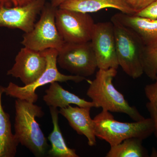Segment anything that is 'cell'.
<instances>
[{"label":"cell","instance_id":"cell-16","mask_svg":"<svg viewBox=\"0 0 157 157\" xmlns=\"http://www.w3.org/2000/svg\"><path fill=\"white\" fill-rule=\"evenodd\" d=\"M4 88L0 85V157H14L19 144L11 131L10 116L2 105Z\"/></svg>","mask_w":157,"mask_h":157},{"label":"cell","instance_id":"cell-10","mask_svg":"<svg viewBox=\"0 0 157 157\" xmlns=\"http://www.w3.org/2000/svg\"><path fill=\"white\" fill-rule=\"evenodd\" d=\"M46 66L47 60L42 52L24 47L17 54L14 64L7 74L19 78L25 86L29 85L40 77Z\"/></svg>","mask_w":157,"mask_h":157},{"label":"cell","instance_id":"cell-19","mask_svg":"<svg viewBox=\"0 0 157 157\" xmlns=\"http://www.w3.org/2000/svg\"><path fill=\"white\" fill-rule=\"evenodd\" d=\"M142 64L144 73L155 80L157 76V42L144 46Z\"/></svg>","mask_w":157,"mask_h":157},{"label":"cell","instance_id":"cell-2","mask_svg":"<svg viewBox=\"0 0 157 157\" xmlns=\"http://www.w3.org/2000/svg\"><path fill=\"white\" fill-rule=\"evenodd\" d=\"M14 136L18 144L25 146L36 156L45 154L47 139L36 120L44 115L42 108L34 103L17 99L15 101Z\"/></svg>","mask_w":157,"mask_h":157},{"label":"cell","instance_id":"cell-6","mask_svg":"<svg viewBox=\"0 0 157 157\" xmlns=\"http://www.w3.org/2000/svg\"><path fill=\"white\" fill-rule=\"evenodd\" d=\"M42 52L47 60L46 69L43 74L33 83L29 85L20 86L13 82H9L8 86L4 88V93L6 95L35 103L38 99L36 91L40 86L55 82L72 81L78 83L86 79L85 77L73 75H66L59 72L57 67L58 51L50 48Z\"/></svg>","mask_w":157,"mask_h":157},{"label":"cell","instance_id":"cell-14","mask_svg":"<svg viewBox=\"0 0 157 157\" xmlns=\"http://www.w3.org/2000/svg\"><path fill=\"white\" fill-rule=\"evenodd\" d=\"M58 8L84 13H93L106 8H111L126 14H135L123 0H67Z\"/></svg>","mask_w":157,"mask_h":157},{"label":"cell","instance_id":"cell-4","mask_svg":"<svg viewBox=\"0 0 157 157\" xmlns=\"http://www.w3.org/2000/svg\"><path fill=\"white\" fill-rule=\"evenodd\" d=\"M111 21L114 27L119 66L128 76L134 79L139 78L144 73L142 55L145 45L133 31L115 21Z\"/></svg>","mask_w":157,"mask_h":157},{"label":"cell","instance_id":"cell-18","mask_svg":"<svg viewBox=\"0 0 157 157\" xmlns=\"http://www.w3.org/2000/svg\"><path fill=\"white\" fill-rule=\"evenodd\" d=\"M143 140L131 137L117 145L110 147L106 157H146L148 152L142 145Z\"/></svg>","mask_w":157,"mask_h":157},{"label":"cell","instance_id":"cell-25","mask_svg":"<svg viewBox=\"0 0 157 157\" xmlns=\"http://www.w3.org/2000/svg\"></svg>","mask_w":157,"mask_h":157},{"label":"cell","instance_id":"cell-1","mask_svg":"<svg viewBox=\"0 0 157 157\" xmlns=\"http://www.w3.org/2000/svg\"><path fill=\"white\" fill-rule=\"evenodd\" d=\"M117 74V69H98L95 78L91 82L86 95L92 100L96 108L110 112L124 113L135 121L145 118L134 106H131L122 94L113 83Z\"/></svg>","mask_w":157,"mask_h":157},{"label":"cell","instance_id":"cell-23","mask_svg":"<svg viewBox=\"0 0 157 157\" xmlns=\"http://www.w3.org/2000/svg\"><path fill=\"white\" fill-rule=\"evenodd\" d=\"M36 1L38 0H0V4L6 7H16L25 6Z\"/></svg>","mask_w":157,"mask_h":157},{"label":"cell","instance_id":"cell-20","mask_svg":"<svg viewBox=\"0 0 157 157\" xmlns=\"http://www.w3.org/2000/svg\"><path fill=\"white\" fill-rule=\"evenodd\" d=\"M144 91L145 96L148 100L146 107L153 124V134L157 138V76L154 82L146 85Z\"/></svg>","mask_w":157,"mask_h":157},{"label":"cell","instance_id":"cell-13","mask_svg":"<svg viewBox=\"0 0 157 157\" xmlns=\"http://www.w3.org/2000/svg\"><path fill=\"white\" fill-rule=\"evenodd\" d=\"M111 20L133 31L145 45L157 42V19H152L135 14L121 12L114 14Z\"/></svg>","mask_w":157,"mask_h":157},{"label":"cell","instance_id":"cell-5","mask_svg":"<svg viewBox=\"0 0 157 157\" xmlns=\"http://www.w3.org/2000/svg\"><path fill=\"white\" fill-rule=\"evenodd\" d=\"M57 8L50 3H45L41 11L40 18L33 28L23 35L21 44L24 47L36 51L46 49L59 51L64 44L56 24L55 15Z\"/></svg>","mask_w":157,"mask_h":157},{"label":"cell","instance_id":"cell-8","mask_svg":"<svg viewBox=\"0 0 157 157\" xmlns=\"http://www.w3.org/2000/svg\"><path fill=\"white\" fill-rule=\"evenodd\" d=\"M55 21L58 30L65 42L90 41L95 23L88 13L57 8Z\"/></svg>","mask_w":157,"mask_h":157},{"label":"cell","instance_id":"cell-3","mask_svg":"<svg viewBox=\"0 0 157 157\" xmlns=\"http://www.w3.org/2000/svg\"><path fill=\"white\" fill-rule=\"evenodd\" d=\"M94 121L96 137L105 140L110 147L131 137L144 140L151 136L154 131L150 117L134 122H122L115 120L109 111L102 109Z\"/></svg>","mask_w":157,"mask_h":157},{"label":"cell","instance_id":"cell-24","mask_svg":"<svg viewBox=\"0 0 157 157\" xmlns=\"http://www.w3.org/2000/svg\"><path fill=\"white\" fill-rule=\"evenodd\" d=\"M67 0H51L50 3L54 7L58 8L62 3Z\"/></svg>","mask_w":157,"mask_h":157},{"label":"cell","instance_id":"cell-17","mask_svg":"<svg viewBox=\"0 0 157 157\" xmlns=\"http://www.w3.org/2000/svg\"><path fill=\"white\" fill-rule=\"evenodd\" d=\"M53 129L48 137L51 144L48 155L52 157H78L76 150L68 147L63 137L59 124V111L57 108L49 107Z\"/></svg>","mask_w":157,"mask_h":157},{"label":"cell","instance_id":"cell-12","mask_svg":"<svg viewBox=\"0 0 157 157\" xmlns=\"http://www.w3.org/2000/svg\"><path fill=\"white\" fill-rule=\"evenodd\" d=\"M91 107H73L69 105L60 108L59 113L67 119L71 128L79 135H84L87 138L90 146L96 144L94 132V123L90 114Z\"/></svg>","mask_w":157,"mask_h":157},{"label":"cell","instance_id":"cell-9","mask_svg":"<svg viewBox=\"0 0 157 157\" xmlns=\"http://www.w3.org/2000/svg\"><path fill=\"white\" fill-rule=\"evenodd\" d=\"M90 42L97 59L98 69H117L114 27L112 21L95 23Z\"/></svg>","mask_w":157,"mask_h":157},{"label":"cell","instance_id":"cell-22","mask_svg":"<svg viewBox=\"0 0 157 157\" xmlns=\"http://www.w3.org/2000/svg\"><path fill=\"white\" fill-rule=\"evenodd\" d=\"M135 14L141 17H147L152 19H157V0H155L142 11Z\"/></svg>","mask_w":157,"mask_h":157},{"label":"cell","instance_id":"cell-21","mask_svg":"<svg viewBox=\"0 0 157 157\" xmlns=\"http://www.w3.org/2000/svg\"><path fill=\"white\" fill-rule=\"evenodd\" d=\"M135 13L142 11L155 0H123Z\"/></svg>","mask_w":157,"mask_h":157},{"label":"cell","instance_id":"cell-7","mask_svg":"<svg viewBox=\"0 0 157 157\" xmlns=\"http://www.w3.org/2000/svg\"><path fill=\"white\" fill-rule=\"evenodd\" d=\"M57 63L62 69L73 75L85 78L92 76L98 68L90 41L82 43L65 42L58 51Z\"/></svg>","mask_w":157,"mask_h":157},{"label":"cell","instance_id":"cell-15","mask_svg":"<svg viewBox=\"0 0 157 157\" xmlns=\"http://www.w3.org/2000/svg\"><path fill=\"white\" fill-rule=\"evenodd\" d=\"M43 101L49 107L60 108L67 107L70 104H75L79 107H95L92 102H89L79 98L78 96L65 90L58 82L50 83Z\"/></svg>","mask_w":157,"mask_h":157},{"label":"cell","instance_id":"cell-11","mask_svg":"<svg viewBox=\"0 0 157 157\" xmlns=\"http://www.w3.org/2000/svg\"><path fill=\"white\" fill-rule=\"evenodd\" d=\"M45 0H38L28 5L8 7L0 4V27L18 29L28 33L33 28L37 15L41 13Z\"/></svg>","mask_w":157,"mask_h":157}]
</instances>
